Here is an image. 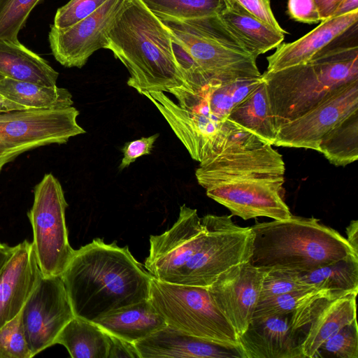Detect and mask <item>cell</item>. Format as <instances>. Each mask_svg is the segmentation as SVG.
Masks as SVG:
<instances>
[{
  "instance_id": "1",
  "label": "cell",
  "mask_w": 358,
  "mask_h": 358,
  "mask_svg": "<svg viewBox=\"0 0 358 358\" xmlns=\"http://www.w3.org/2000/svg\"><path fill=\"white\" fill-rule=\"evenodd\" d=\"M152 277L128 246L101 238L75 250L61 275L74 316L92 322L149 299Z\"/></svg>"
},
{
  "instance_id": "2",
  "label": "cell",
  "mask_w": 358,
  "mask_h": 358,
  "mask_svg": "<svg viewBox=\"0 0 358 358\" xmlns=\"http://www.w3.org/2000/svg\"><path fill=\"white\" fill-rule=\"evenodd\" d=\"M357 29L356 23L303 64L262 74L277 129L358 80Z\"/></svg>"
},
{
  "instance_id": "3",
  "label": "cell",
  "mask_w": 358,
  "mask_h": 358,
  "mask_svg": "<svg viewBox=\"0 0 358 358\" xmlns=\"http://www.w3.org/2000/svg\"><path fill=\"white\" fill-rule=\"evenodd\" d=\"M105 49L127 68V85L139 94L169 92L185 83L170 30L142 0H126L107 35Z\"/></svg>"
},
{
  "instance_id": "4",
  "label": "cell",
  "mask_w": 358,
  "mask_h": 358,
  "mask_svg": "<svg viewBox=\"0 0 358 358\" xmlns=\"http://www.w3.org/2000/svg\"><path fill=\"white\" fill-rule=\"evenodd\" d=\"M250 262L266 271L301 273L348 257H358L336 229L311 217L257 223Z\"/></svg>"
},
{
  "instance_id": "5",
  "label": "cell",
  "mask_w": 358,
  "mask_h": 358,
  "mask_svg": "<svg viewBox=\"0 0 358 358\" xmlns=\"http://www.w3.org/2000/svg\"><path fill=\"white\" fill-rule=\"evenodd\" d=\"M161 20L209 82L225 83L262 76L257 59L226 29L217 14Z\"/></svg>"
},
{
  "instance_id": "6",
  "label": "cell",
  "mask_w": 358,
  "mask_h": 358,
  "mask_svg": "<svg viewBox=\"0 0 358 358\" xmlns=\"http://www.w3.org/2000/svg\"><path fill=\"white\" fill-rule=\"evenodd\" d=\"M149 299L167 325L236 349L241 355L238 336L216 306L208 287L169 283L152 277Z\"/></svg>"
},
{
  "instance_id": "7",
  "label": "cell",
  "mask_w": 358,
  "mask_h": 358,
  "mask_svg": "<svg viewBox=\"0 0 358 358\" xmlns=\"http://www.w3.org/2000/svg\"><path fill=\"white\" fill-rule=\"evenodd\" d=\"M34 193V203L27 215L38 264L43 276H61L75 252L66 224L68 203L59 181L51 173L43 176Z\"/></svg>"
},
{
  "instance_id": "8",
  "label": "cell",
  "mask_w": 358,
  "mask_h": 358,
  "mask_svg": "<svg viewBox=\"0 0 358 358\" xmlns=\"http://www.w3.org/2000/svg\"><path fill=\"white\" fill-rule=\"evenodd\" d=\"M79 111L24 109L0 112V171L21 154L50 144H63L86 131L77 122Z\"/></svg>"
},
{
  "instance_id": "9",
  "label": "cell",
  "mask_w": 358,
  "mask_h": 358,
  "mask_svg": "<svg viewBox=\"0 0 358 358\" xmlns=\"http://www.w3.org/2000/svg\"><path fill=\"white\" fill-rule=\"evenodd\" d=\"M141 94L157 107L193 159L201 163L214 154L224 121L210 113L205 88L178 93L177 103L164 92L144 91Z\"/></svg>"
},
{
  "instance_id": "10",
  "label": "cell",
  "mask_w": 358,
  "mask_h": 358,
  "mask_svg": "<svg viewBox=\"0 0 358 358\" xmlns=\"http://www.w3.org/2000/svg\"><path fill=\"white\" fill-rule=\"evenodd\" d=\"M73 317L61 276L42 275L21 310L22 327L33 357L55 345L61 330Z\"/></svg>"
},
{
  "instance_id": "11",
  "label": "cell",
  "mask_w": 358,
  "mask_h": 358,
  "mask_svg": "<svg viewBox=\"0 0 358 358\" xmlns=\"http://www.w3.org/2000/svg\"><path fill=\"white\" fill-rule=\"evenodd\" d=\"M272 146L224 150L199 163L195 172L197 182L206 189L248 180L285 182V162Z\"/></svg>"
},
{
  "instance_id": "12",
  "label": "cell",
  "mask_w": 358,
  "mask_h": 358,
  "mask_svg": "<svg viewBox=\"0 0 358 358\" xmlns=\"http://www.w3.org/2000/svg\"><path fill=\"white\" fill-rule=\"evenodd\" d=\"M356 109L358 80L341 87L303 115L279 127L273 145L318 151L324 135Z\"/></svg>"
},
{
  "instance_id": "13",
  "label": "cell",
  "mask_w": 358,
  "mask_h": 358,
  "mask_svg": "<svg viewBox=\"0 0 358 358\" xmlns=\"http://www.w3.org/2000/svg\"><path fill=\"white\" fill-rule=\"evenodd\" d=\"M126 0H108L94 13L73 25L48 35L55 59L68 68H82L96 51L106 48L107 35Z\"/></svg>"
},
{
  "instance_id": "14",
  "label": "cell",
  "mask_w": 358,
  "mask_h": 358,
  "mask_svg": "<svg viewBox=\"0 0 358 358\" xmlns=\"http://www.w3.org/2000/svg\"><path fill=\"white\" fill-rule=\"evenodd\" d=\"M267 271L250 262L233 266L208 287L216 306L238 336L252 320Z\"/></svg>"
},
{
  "instance_id": "15",
  "label": "cell",
  "mask_w": 358,
  "mask_h": 358,
  "mask_svg": "<svg viewBox=\"0 0 358 358\" xmlns=\"http://www.w3.org/2000/svg\"><path fill=\"white\" fill-rule=\"evenodd\" d=\"M282 182L248 180L214 185L206 195L245 220L257 217L285 220L292 216L283 200Z\"/></svg>"
},
{
  "instance_id": "16",
  "label": "cell",
  "mask_w": 358,
  "mask_h": 358,
  "mask_svg": "<svg viewBox=\"0 0 358 358\" xmlns=\"http://www.w3.org/2000/svg\"><path fill=\"white\" fill-rule=\"evenodd\" d=\"M42 275L32 243L13 246L0 268V327L20 314Z\"/></svg>"
},
{
  "instance_id": "17",
  "label": "cell",
  "mask_w": 358,
  "mask_h": 358,
  "mask_svg": "<svg viewBox=\"0 0 358 358\" xmlns=\"http://www.w3.org/2000/svg\"><path fill=\"white\" fill-rule=\"evenodd\" d=\"M290 314L252 318L238 336L243 358H304Z\"/></svg>"
},
{
  "instance_id": "18",
  "label": "cell",
  "mask_w": 358,
  "mask_h": 358,
  "mask_svg": "<svg viewBox=\"0 0 358 358\" xmlns=\"http://www.w3.org/2000/svg\"><path fill=\"white\" fill-rule=\"evenodd\" d=\"M139 358H242L236 349L186 334L169 325L134 343Z\"/></svg>"
},
{
  "instance_id": "19",
  "label": "cell",
  "mask_w": 358,
  "mask_h": 358,
  "mask_svg": "<svg viewBox=\"0 0 358 358\" xmlns=\"http://www.w3.org/2000/svg\"><path fill=\"white\" fill-rule=\"evenodd\" d=\"M358 22V10L321 21L301 38L292 43H281L267 57V72H275L303 64Z\"/></svg>"
},
{
  "instance_id": "20",
  "label": "cell",
  "mask_w": 358,
  "mask_h": 358,
  "mask_svg": "<svg viewBox=\"0 0 358 358\" xmlns=\"http://www.w3.org/2000/svg\"><path fill=\"white\" fill-rule=\"evenodd\" d=\"M357 292H347L329 299L311 317L301 342L304 358L317 357L322 344L343 327L356 320Z\"/></svg>"
},
{
  "instance_id": "21",
  "label": "cell",
  "mask_w": 358,
  "mask_h": 358,
  "mask_svg": "<svg viewBox=\"0 0 358 358\" xmlns=\"http://www.w3.org/2000/svg\"><path fill=\"white\" fill-rule=\"evenodd\" d=\"M222 1V6L217 13L219 20L254 58L282 43L285 34L274 29L235 3Z\"/></svg>"
},
{
  "instance_id": "22",
  "label": "cell",
  "mask_w": 358,
  "mask_h": 358,
  "mask_svg": "<svg viewBox=\"0 0 358 358\" xmlns=\"http://www.w3.org/2000/svg\"><path fill=\"white\" fill-rule=\"evenodd\" d=\"M93 322L109 334L134 344L167 325L150 299L114 310Z\"/></svg>"
},
{
  "instance_id": "23",
  "label": "cell",
  "mask_w": 358,
  "mask_h": 358,
  "mask_svg": "<svg viewBox=\"0 0 358 358\" xmlns=\"http://www.w3.org/2000/svg\"><path fill=\"white\" fill-rule=\"evenodd\" d=\"M0 74L3 77L56 86L58 73L19 41L0 39Z\"/></svg>"
},
{
  "instance_id": "24",
  "label": "cell",
  "mask_w": 358,
  "mask_h": 358,
  "mask_svg": "<svg viewBox=\"0 0 358 358\" xmlns=\"http://www.w3.org/2000/svg\"><path fill=\"white\" fill-rule=\"evenodd\" d=\"M113 336L96 323L74 316L63 327L55 344L73 358H109Z\"/></svg>"
},
{
  "instance_id": "25",
  "label": "cell",
  "mask_w": 358,
  "mask_h": 358,
  "mask_svg": "<svg viewBox=\"0 0 358 358\" xmlns=\"http://www.w3.org/2000/svg\"><path fill=\"white\" fill-rule=\"evenodd\" d=\"M238 127L273 145L277 134L266 85L262 83L229 113L227 119Z\"/></svg>"
},
{
  "instance_id": "26",
  "label": "cell",
  "mask_w": 358,
  "mask_h": 358,
  "mask_svg": "<svg viewBox=\"0 0 358 358\" xmlns=\"http://www.w3.org/2000/svg\"><path fill=\"white\" fill-rule=\"evenodd\" d=\"M0 93L28 109H61L73 103L71 94L65 88L6 77L0 80Z\"/></svg>"
},
{
  "instance_id": "27",
  "label": "cell",
  "mask_w": 358,
  "mask_h": 358,
  "mask_svg": "<svg viewBox=\"0 0 358 358\" xmlns=\"http://www.w3.org/2000/svg\"><path fill=\"white\" fill-rule=\"evenodd\" d=\"M318 152L336 166H345L358 159V109L324 135Z\"/></svg>"
},
{
  "instance_id": "28",
  "label": "cell",
  "mask_w": 358,
  "mask_h": 358,
  "mask_svg": "<svg viewBox=\"0 0 358 358\" xmlns=\"http://www.w3.org/2000/svg\"><path fill=\"white\" fill-rule=\"evenodd\" d=\"M299 280L318 289L358 292V257L351 256L298 274Z\"/></svg>"
},
{
  "instance_id": "29",
  "label": "cell",
  "mask_w": 358,
  "mask_h": 358,
  "mask_svg": "<svg viewBox=\"0 0 358 358\" xmlns=\"http://www.w3.org/2000/svg\"><path fill=\"white\" fill-rule=\"evenodd\" d=\"M262 81L258 78H242L225 83L208 82L205 94L210 113L224 121L231 110Z\"/></svg>"
},
{
  "instance_id": "30",
  "label": "cell",
  "mask_w": 358,
  "mask_h": 358,
  "mask_svg": "<svg viewBox=\"0 0 358 358\" xmlns=\"http://www.w3.org/2000/svg\"><path fill=\"white\" fill-rule=\"evenodd\" d=\"M160 20H189L217 14L222 0H142Z\"/></svg>"
},
{
  "instance_id": "31",
  "label": "cell",
  "mask_w": 358,
  "mask_h": 358,
  "mask_svg": "<svg viewBox=\"0 0 358 358\" xmlns=\"http://www.w3.org/2000/svg\"><path fill=\"white\" fill-rule=\"evenodd\" d=\"M41 0H0V39L18 41L29 13Z\"/></svg>"
},
{
  "instance_id": "32",
  "label": "cell",
  "mask_w": 358,
  "mask_h": 358,
  "mask_svg": "<svg viewBox=\"0 0 358 358\" xmlns=\"http://www.w3.org/2000/svg\"><path fill=\"white\" fill-rule=\"evenodd\" d=\"M21 320V312L0 327V358H31Z\"/></svg>"
},
{
  "instance_id": "33",
  "label": "cell",
  "mask_w": 358,
  "mask_h": 358,
  "mask_svg": "<svg viewBox=\"0 0 358 358\" xmlns=\"http://www.w3.org/2000/svg\"><path fill=\"white\" fill-rule=\"evenodd\" d=\"M318 290V289H313L295 291L260 301L252 318L292 313Z\"/></svg>"
},
{
  "instance_id": "34",
  "label": "cell",
  "mask_w": 358,
  "mask_h": 358,
  "mask_svg": "<svg viewBox=\"0 0 358 358\" xmlns=\"http://www.w3.org/2000/svg\"><path fill=\"white\" fill-rule=\"evenodd\" d=\"M340 358H358V328L357 320L343 327L326 340L317 351Z\"/></svg>"
},
{
  "instance_id": "35",
  "label": "cell",
  "mask_w": 358,
  "mask_h": 358,
  "mask_svg": "<svg viewBox=\"0 0 358 358\" xmlns=\"http://www.w3.org/2000/svg\"><path fill=\"white\" fill-rule=\"evenodd\" d=\"M313 289L316 288L301 282L297 273L267 271L262 282L259 301L288 292Z\"/></svg>"
},
{
  "instance_id": "36",
  "label": "cell",
  "mask_w": 358,
  "mask_h": 358,
  "mask_svg": "<svg viewBox=\"0 0 358 358\" xmlns=\"http://www.w3.org/2000/svg\"><path fill=\"white\" fill-rule=\"evenodd\" d=\"M107 1L70 0L57 10L52 25L57 29L69 27L94 13Z\"/></svg>"
},
{
  "instance_id": "37",
  "label": "cell",
  "mask_w": 358,
  "mask_h": 358,
  "mask_svg": "<svg viewBox=\"0 0 358 358\" xmlns=\"http://www.w3.org/2000/svg\"><path fill=\"white\" fill-rule=\"evenodd\" d=\"M235 3L262 22L284 34V30L275 19L271 7L270 0H222Z\"/></svg>"
},
{
  "instance_id": "38",
  "label": "cell",
  "mask_w": 358,
  "mask_h": 358,
  "mask_svg": "<svg viewBox=\"0 0 358 358\" xmlns=\"http://www.w3.org/2000/svg\"><path fill=\"white\" fill-rule=\"evenodd\" d=\"M159 136V134H155L148 137H142L125 143L121 149L123 153V158L119 166V169L123 170L138 157L150 155L154 148L155 142Z\"/></svg>"
},
{
  "instance_id": "39",
  "label": "cell",
  "mask_w": 358,
  "mask_h": 358,
  "mask_svg": "<svg viewBox=\"0 0 358 358\" xmlns=\"http://www.w3.org/2000/svg\"><path fill=\"white\" fill-rule=\"evenodd\" d=\"M287 12L296 22L316 24L322 21L314 0H288Z\"/></svg>"
},
{
  "instance_id": "40",
  "label": "cell",
  "mask_w": 358,
  "mask_h": 358,
  "mask_svg": "<svg viewBox=\"0 0 358 358\" xmlns=\"http://www.w3.org/2000/svg\"><path fill=\"white\" fill-rule=\"evenodd\" d=\"M112 336L113 343L110 351L109 358H139L138 351L134 343L125 341L113 336Z\"/></svg>"
},
{
  "instance_id": "41",
  "label": "cell",
  "mask_w": 358,
  "mask_h": 358,
  "mask_svg": "<svg viewBox=\"0 0 358 358\" xmlns=\"http://www.w3.org/2000/svg\"><path fill=\"white\" fill-rule=\"evenodd\" d=\"M320 15L322 21L334 16L336 9L343 0H314Z\"/></svg>"
},
{
  "instance_id": "42",
  "label": "cell",
  "mask_w": 358,
  "mask_h": 358,
  "mask_svg": "<svg viewBox=\"0 0 358 358\" xmlns=\"http://www.w3.org/2000/svg\"><path fill=\"white\" fill-rule=\"evenodd\" d=\"M348 242L354 250L358 252V221L352 220L346 228Z\"/></svg>"
},
{
  "instance_id": "43",
  "label": "cell",
  "mask_w": 358,
  "mask_h": 358,
  "mask_svg": "<svg viewBox=\"0 0 358 358\" xmlns=\"http://www.w3.org/2000/svg\"><path fill=\"white\" fill-rule=\"evenodd\" d=\"M357 10L358 0H343V1L336 9L333 17L342 15Z\"/></svg>"
},
{
  "instance_id": "44",
  "label": "cell",
  "mask_w": 358,
  "mask_h": 358,
  "mask_svg": "<svg viewBox=\"0 0 358 358\" xmlns=\"http://www.w3.org/2000/svg\"><path fill=\"white\" fill-rule=\"evenodd\" d=\"M24 109L28 108L10 100L0 93V112H8Z\"/></svg>"
},
{
  "instance_id": "45",
  "label": "cell",
  "mask_w": 358,
  "mask_h": 358,
  "mask_svg": "<svg viewBox=\"0 0 358 358\" xmlns=\"http://www.w3.org/2000/svg\"><path fill=\"white\" fill-rule=\"evenodd\" d=\"M13 247L0 242V268L10 257Z\"/></svg>"
},
{
  "instance_id": "46",
  "label": "cell",
  "mask_w": 358,
  "mask_h": 358,
  "mask_svg": "<svg viewBox=\"0 0 358 358\" xmlns=\"http://www.w3.org/2000/svg\"><path fill=\"white\" fill-rule=\"evenodd\" d=\"M3 78H4V77H3L1 74H0V80H1V79H3Z\"/></svg>"
}]
</instances>
